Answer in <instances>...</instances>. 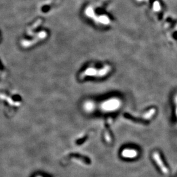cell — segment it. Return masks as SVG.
Listing matches in <instances>:
<instances>
[{"label": "cell", "instance_id": "obj_1", "mask_svg": "<svg viewBox=\"0 0 177 177\" xmlns=\"http://www.w3.org/2000/svg\"><path fill=\"white\" fill-rule=\"evenodd\" d=\"M153 158L155 163H157V166L160 169L162 173H164V174H167L169 173V170L167 167L164 164V162L161 159V157L159 153L158 152H154L153 154Z\"/></svg>", "mask_w": 177, "mask_h": 177}, {"label": "cell", "instance_id": "obj_2", "mask_svg": "<svg viewBox=\"0 0 177 177\" xmlns=\"http://www.w3.org/2000/svg\"><path fill=\"white\" fill-rule=\"evenodd\" d=\"M122 155L125 158H134L138 155V153L134 149H124L122 153Z\"/></svg>", "mask_w": 177, "mask_h": 177}]
</instances>
